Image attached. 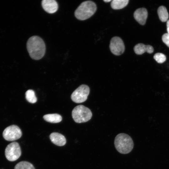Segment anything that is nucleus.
<instances>
[{
	"label": "nucleus",
	"mask_w": 169,
	"mask_h": 169,
	"mask_svg": "<svg viewBox=\"0 0 169 169\" xmlns=\"http://www.w3.org/2000/svg\"><path fill=\"white\" fill-rule=\"evenodd\" d=\"M27 47L30 56L33 59H40L45 54V44L43 40L38 36L30 37L27 41Z\"/></svg>",
	"instance_id": "nucleus-1"
},
{
	"label": "nucleus",
	"mask_w": 169,
	"mask_h": 169,
	"mask_svg": "<svg viewBox=\"0 0 169 169\" xmlns=\"http://www.w3.org/2000/svg\"><path fill=\"white\" fill-rule=\"evenodd\" d=\"M116 149L120 153L126 154L130 153L134 146L133 141L128 135L121 133L118 134L114 141Z\"/></svg>",
	"instance_id": "nucleus-2"
},
{
	"label": "nucleus",
	"mask_w": 169,
	"mask_h": 169,
	"mask_svg": "<svg viewBox=\"0 0 169 169\" xmlns=\"http://www.w3.org/2000/svg\"><path fill=\"white\" fill-rule=\"evenodd\" d=\"M96 9V5L94 2L91 1H85L82 3L76 9L74 15L79 20H85L91 17Z\"/></svg>",
	"instance_id": "nucleus-3"
},
{
	"label": "nucleus",
	"mask_w": 169,
	"mask_h": 169,
	"mask_svg": "<svg viewBox=\"0 0 169 169\" xmlns=\"http://www.w3.org/2000/svg\"><path fill=\"white\" fill-rule=\"evenodd\" d=\"M92 115L91 110L82 105L76 106L72 112V117L77 123L86 122L91 119Z\"/></svg>",
	"instance_id": "nucleus-4"
},
{
	"label": "nucleus",
	"mask_w": 169,
	"mask_h": 169,
	"mask_svg": "<svg viewBox=\"0 0 169 169\" xmlns=\"http://www.w3.org/2000/svg\"><path fill=\"white\" fill-rule=\"evenodd\" d=\"M90 92V89L87 85L82 84L72 93L71 99L76 103H83L87 99Z\"/></svg>",
	"instance_id": "nucleus-5"
},
{
	"label": "nucleus",
	"mask_w": 169,
	"mask_h": 169,
	"mask_svg": "<svg viewBox=\"0 0 169 169\" xmlns=\"http://www.w3.org/2000/svg\"><path fill=\"white\" fill-rule=\"evenodd\" d=\"M21 154L20 147L18 143L16 142H12L6 147L5 154L7 159L13 161L17 160Z\"/></svg>",
	"instance_id": "nucleus-6"
},
{
	"label": "nucleus",
	"mask_w": 169,
	"mask_h": 169,
	"mask_svg": "<svg viewBox=\"0 0 169 169\" xmlns=\"http://www.w3.org/2000/svg\"><path fill=\"white\" fill-rule=\"evenodd\" d=\"M21 129L17 125H12L6 128L3 132L4 138L9 141H13L19 139L22 136Z\"/></svg>",
	"instance_id": "nucleus-7"
},
{
	"label": "nucleus",
	"mask_w": 169,
	"mask_h": 169,
	"mask_svg": "<svg viewBox=\"0 0 169 169\" xmlns=\"http://www.w3.org/2000/svg\"><path fill=\"white\" fill-rule=\"evenodd\" d=\"M109 47L111 53L115 55H120L124 52L125 50L124 42L118 37H114L111 38Z\"/></svg>",
	"instance_id": "nucleus-8"
},
{
	"label": "nucleus",
	"mask_w": 169,
	"mask_h": 169,
	"mask_svg": "<svg viewBox=\"0 0 169 169\" xmlns=\"http://www.w3.org/2000/svg\"><path fill=\"white\" fill-rule=\"evenodd\" d=\"M148 16V12L145 8H140L136 10L134 13L135 19L140 24H145Z\"/></svg>",
	"instance_id": "nucleus-9"
},
{
	"label": "nucleus",
	"mask_w": 169,
	"mask_h": 169,
	"mask_svg": "<svg viewBox=\"0 0 169 169\" xmlns=\"http://www.w3.org/2000/svg\"><path fill=\"white\" fill-rule=\"evenodd\" d=\"M41 4L44 9L49 13H55L58 8V3L54 0H43Z\"/></svg>",
	"instance_id": "nucleus-10"
},
{
	"label": "nucleus",
	"mask_w": 169,
	"mask_h": 169,
	"mask_svg": "<svg viewBox=\"0 0 169 169\" xmlns=\"http://www.w3.org/2000/svg\"><path fill=\"white\" fill-rule=\"evenodd\" d=\"M49 137L52 142L58 146H63L66 143L65 137L59 133L53 132L50 134Z\"/></svg>",
	"instance_id": "nucleus-11"
},
{
	"label": "nucleus",
	"mask_w": 169,
	"mask_h": 169,
	"mask_svg": "<svg viewBox=\"0 0 169 169\" xmlns=\"http://www.w3.org/2000/svg\"><path fill=\"white\" fill-rule=\"evenodd\" d=\"M134 50L135 53L138 55L142 54L145 52L151 54L154 51V49L151 46L146 45L142 43L136 45L134 48Z\"/></svg>",
	"instance_id": "nucleus-12"
},
{
	"label": "nucleus",
	"mask_w": 169,
	"mask_h": 169,
	"mask_svg": "<svg viewBox=\"0 0 169 169\" xmlns=\"http://www.w3.org/2000/svg\"><path fill=\"white\" fill-rule=\"evenodd\" d=\"M43 118L47 122L51 123H58L62 120V116L57 113L46 114L44 115Z\"/></svg>",
	"instance_id": "nucleus-13"
},
{
	"label": "nucleus",
	"mask_w": 169,
	"mask_h": 169,
	"mask_svg": "<svg viewBox=\"0 0 169 169\" xmlns=\"http://www.w3.org/2000/svg\"><path fill=\"white\" fill-rule=\"evenodd\" d=\"M129 0H113L111 3V6L114 9H120L126 6Z\"/></svg>",
	"instance_id": "nucleus-14"
},
{
	"label": "nucleus",
	"mask_w": 169,
	"mask_h": 169,
	"mask_svg": "<svg viewBox=\"0 0 169 169\" xmlns=\"http://www.w3.org/2000/svg\"><path fill=\"white\" fill-rule=\"evenodd\" d=\"M157 13L160 20L162 22L166 21L169 14L166 8L163 6L159 7L157 9Z\"/></svg>",
	"instance_id": "nucleus-15"
},
{
	"label": "nucleus",
	"mask_w": 169,
	"mask_h": 169,
	"mask_svg": "<svg viewBox=\"0 0 169 169\" xmlns=\"http://www.w3.org/2000/svg\"><path fill=\"white\" fill-rule=\"evenodd\" d=\"M14 169H35L33 165L26 161H22L18 163Z\"/></svg>",
	"instance_id": "nucleus-16"
},
{
	"label": "nucleus",
	"mask_w": 169,
	"mask_h": 169,
	"mask_svg": "<svg viewBox=\"0 0 169 169\" xmlns=\"http://www.w3.org/2000/svg\"><path fill=\"white\" fill-rule=\"evenodd\" d=\"M25 97L29 103H34L37 101L34 91L32 90H28L25 93Z\"/></svg>",
	"instance_id": "nucleus-17"
},
{
	"label": "nucleus",
	"mask_w": 169,
	"mask_h": 169,
	"mask_svg": "<svg viewBox=\"0 0 169 169\" xmlns=\"http://www.w3.org/2000/svg\"><path fill=\"white\" fill-rule=\"evenodd\" d=\"M153 58L159 63H162L166 60V56L163 54L160 53L155 54Z\"/></svg>",
	"instance_id": "nucleus-18"
},
{
	"label": "nucleus",
	"mask_w": 169,
	"mask_h": 169,
	"mask_svg": "<svg viewBox=\"0 0 169 169\" xmlns=\"http://www.w3.org/2000/svg\"><path fill=\"white\" fill-rule=\"evenodd\" d=\"M163 42L169 48V34L167 33H164L162 37Z\"/></svg>",
	"instance_id": "nucleus-19"
},
{
	"label": "nucleus",
	"mask_w": 169,
	"mask_h": 169,
	"mask_svg": "<svg viewBox=\"0 0 169 169\" xmlns=\"http://www.w3.org/2000/svg\"><path fill=\"white\" fill-rule=\"evenodd\" d=\"M167 31V33L169 34V20L166 22Z\"/></svg>",
	"instance_id": "nucleus-20"
},
{
	"label": "nucleus",
	"mask_w": 169,
	"mask_h": 169,
	"mask_svg": "<svg viewBox=\"0 0 169 169\" xmlns=\"http://www.w3.org/2000/svg\"><path fill=\"white\" fill-rule=\"evenodd\" d=\"M103 1L105 3H108L109 2L111 1V0H104Z\"/></svg>",
	"instance_id": "nucleus-21"
}]
</instances>
